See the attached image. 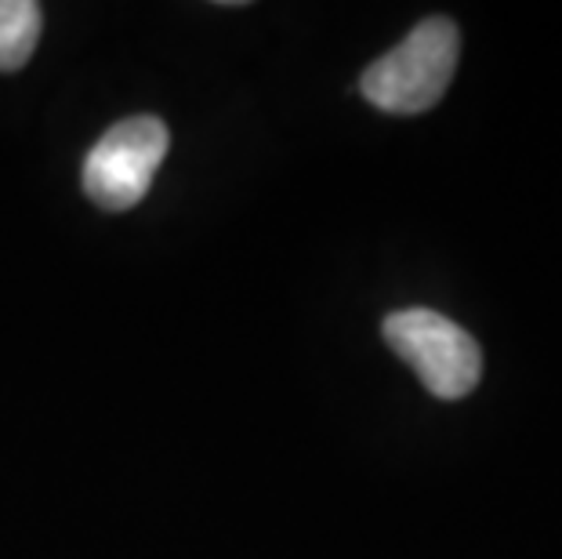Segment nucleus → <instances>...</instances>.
Instances as JSON below:
<instances>
[{
  "label": "nucleus",
  "mask_w": 562,
  "mask_h": 559,
  "mask_svg": "<svg viewBox=\"0 0 562 559\" xmlns=\"http://www.w3.org/2000/svg\"><path fill=\"white\" fill-rule=\"evenodd\" d=\"M167 149L171 131L160 116H127L91 146L83 160V193L102 211H131L149 193Z\"/></svg>",
  "instance_id": "3"
},
{
  "label": "nucleus",
  "mask_w": 562,
  "mask_h": 559,
  "mask_svg": "<svg viewBox=\"0 0 562 559\" xmlns=\"http://www.w3.org/2000/svg\"><path fill=\"white\" fill-rule=\"evenodd\" d=\"M461 58V30L447 15H432L406 37L370 63L360 77L363 99L381 113L414 116L425 113L447 94Z\"/></svg>",
  "instance_id": "1"
},
{
  "label": "nucleus",
  "mask_w": 562,
  "mask_h": 559,
  "mask_svg": "<svg viewBox=\"0 0 562 559\" xmlns=\"http://www.w3.org/2000/svg\"><path fill=\"white\" fill-rule=\"evenodd\" d=\"M381 335L403 364L414 367L436 400H464L483 378V353L475 338L436 309H400L385 316Z\"/></svg>",
  "instance_id": "2"
},
{
  "label": "nucleus",
  "mask_w": 562,
  "mask_h": 559,
  "mask_svg": "<svg viewBox=\"0 0 562 559\" xmlns=\"http://www.w3.org/2000/svg\"><path fill=\"white\" fill-rule=\"evenodd\" d=\"M37 0H0V74H15L33 58L41 41Z\"/></svg>",
  "instance_id": "4"
}]
</instances>
